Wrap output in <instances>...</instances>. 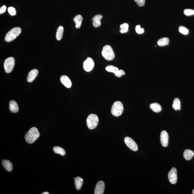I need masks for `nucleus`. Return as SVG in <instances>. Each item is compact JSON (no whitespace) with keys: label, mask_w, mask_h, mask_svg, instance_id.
Listing matches in <instances>:
<instances>
[{"label":"nucleus","mask_w":194,"mask_h":194,"mask_svg":"<svg viewBox=\"0 0 194 194\" xmlns=\"http://www.w3.org/2000/svg\"><path fill=\"white\" fill-rule=\"evenodd\" d=\"M53 149L54 152L56 154H59L63 156L66 155V151H65L64 149L60 147H54Z\"/></svg>","instance_id":"24"},{"label":"nucleus","mask_w":194,"mask_h":194,"mask_svg":"<svg viewBox=\"0 0 194 194\" xmlns=\"http://www.w3.org/2000/svg\"><path fill=\"white\" fill-rule=\"evenodd\" d=\"M172 107L173 109L177 111V110H181V103L180 101L178 98H176L173 101Z\"/></svg>","instance_id":"22"},{"label":"nucleus","mask_w":194,"mask_h":194,"mask_svg":"<svg viewBox=\"0 0 194 194\" xmlns=\"http://www.w3.org/2000/svg\"><path fill=\"white\" fill-rule=\"evenodd\" d=\"M129 25L128 23H124L121 24L120 26V32L121 33H126L128 31Z\"/></svg>","instance_id":"26"},{"label":"nucleus","mask_w":194,"mask_h":194,"mask_svg":"<svg viewBox=\"0 0 194 194\" xmlns=\"http://www.w3.org/2000/svg\"><path fill=\"white\" fill-rule=\"evenodd\" d=\"M15 65V60L12 57L6 59L4 62V66L5 72L7 73H11L13 70Z\"/></svg>","instance_id":"6"},{"label":"nucleus","mask_w":194,"mask_h":194,"mask_svg":"<svg viewBox=\"0 0 194 194\" xmlns=\"http://www.w3.org/2000/svg\"><path fill=\"white\" fill-rule=\"evenodd\" d=\"M83 20V19L82 16L81 15H78L74 18L73 21L75 23V27L77 29H78L80 28L81 25H82Z\"/></svg>","instance_id":"17"},{"label":"nucleus","mask_w":194,"mask_h":194,"mask_svg":"<svg viewBox=\"0 0 194 194\" xmlns=\"http://www.w3.org/2000/svg\"><path fill=\"white\" fill-rule=\"evenodd\" d=\"M194 155L193 151L191 149H186L183 152V156L186 160H189L192 159Z\"/></svg>","instance_id":"18"},{"label":"nucleus","mask_w":194,"mask_h":194,"mask_svg":"<svg viewBox=\"0 0 194 194\" xmlns=\"http://www.w3.org/2000/svg\"><path fill=\"white\" fill-rule=\"evenodd\" d=\"M94 62L91 58H88L84 62L83 67L86 72L91 71L94 68Z\"/></svg>","instance_id":"10"},{"label":"nucleus","mask_w":194,"mask_h":194,"mask_svg":"<svg viewBox=\"0 0 194 194\" xmlns=\"http://www.w3.org/2000/svg\"><path fill=\"white\" fill-rule=\"evenodd\" d=\"M8 12L12 16H14L16 14V11L15 8L13 7H9L8 8Z\"/></svg>","instance_id":"28"},{"label":"nucleus","mask_w":194,"mask_h":194,"mask_svg":"<svg viewBox=\"0 0 194 194\" xmlns=\"http://www.w3.org/2000/svg\"><path fill=\"white\" fill-rule=\"evenodd\" d=\"M21 28L15 27L13 28L7 34L5 37V41L7 42H10L16 39L21 32Z\"/></svg>","instance_id":"2"},{"label":"nucleus","mask_w":194,"mask_h":194,"mask_svg":"<svg viewBox=\"0 0 194 194\" xmlns=\"http://www.w3.org/2000/svg\"><path fill=\"white\" fill-rule=\"evenodd\" d=\"M10 110L13 113H16L19 111L18 105L14 100H12L10 102Z\"/></svg>","instance_id":"16"},{"label":"nucleus","mask_w":194,"mask_h":194,"mask_svg":"<svg viewBox=\"0 0 194 194\" xmlns=\"http://www.w3.org/2000/svg\"><path fill=\"white\" fill-rule=\"evenodd\" d=\"M123 106L122 103L120 101H116L113 103L111 109L112 115L115 117L120 116L123 112Z\"/></svg>","instance_id":"3"},{"label":"nucleus","mask_w":194,"mask_h":194,"mask_svg":"<svg viewBox=\"0 0 194 194\" xmlns=\"http://www.w3.org/2000/svg\"><path fill=\"white\" fill-rule=\"evenodd\" d=\"M106 69L107 71L114 73L115 75L118 77H121L122 75H125V73L122 69L119 70L117 67L112 65H108L106 66Z\"/></svg>","instance_id":"7"},{"label":"nucleus","mask_w":194,"mask_h":194,"mask_svg":"<svg viewBox=\"0 0 194 194\" xmlns=\"http://www.w3.org/2000/svg\"><path fill=\"white\" fill-rule=\"evenodd\" d=\"M136 31L138 34H142L144 33V30L143 28H141L140 25H137L136 27Z\"/></svg>","instance_id":"30"},{"label":"nucleus","mask_w":194,"mask_h":194,"mask_svg":"<svg viewBox=\"0 0 194 194\" xmlns=\"http://www.w3.org/2000/svg\"><path fill=\"white\" fill-rule=\"evenodd\" d=\"M42 194H49V193L48 192H44V193H42Z\"/></svg>","instance_id":"33"},{"label":"nucleus","mask_w":194,"mask_h":194,"mask_svg":"<svg viewBox=\"0 0 194 194\" xmlns=\"http://www.w3.org/2000/svg\"><path fill=\"white\" fill-rule=\"evenodd\" d=\"M75 188L77 190L81 189L83 183V180L81 177H78L75 178Z\"/></svg>","instance_id":"20"},{"label":"nucleus","mask_w":194,"mask_h":194,"mask_svg":"<svg viewBox=\"0 0 194 194\" xmlns=\"http://www.w3.org/2000/svg\"><path fill=\"white\" fill-rule=\"evenodd\" d=\"M179 32L183 34L186 35L189 33V31L186 27L183 26H180L179 28Z\"/></svg>","instance_id":"27"},{"label":"nucleus","mask_w":194,"mask_h":194,"mask_svg":"<svg viewBox=\"0 0 194 194\" xmlns=\"http://www.w3.org/2000/svg\"><path fill=\"white\" fill-rule=\"evenodd\" d=\"M105 185L104 182L99 181L96 185L94 191L95 194H103L104 191Z\"/></svg>","instance_id":"12"},{"label":"nucleus","mask_w":194,"mask_h":194,"mask_svg":"<svg viewBox=\"0 0 194 194\" xmlns=\"http://www.w3.org/2000/svg\"><path fill=\"white\" fill-rule=\"evenodd\" d=\"M99 123V118L97 115L91 114L87 117L86 123L90 130H93L97 127Z\"/></svg>","instance_id":"5"},{"label":"nucleus","mask_w":194,"mask_h":194,"mask_svg":"<svg viewBox=\"0 0 194 194\" xmlns=\"http://www.w3.org/2000/svg\"><path fill=\"white\" fill-rule=\"evenodd\" d=\"M169 39L167 38H160L158 41L157 43L158 46L160 47L165 46L169 45Z\"/></svg>","instance_id":"23"},{"label":"nucleus","mask_w":194,"mask_h":194,"mask_svg":"<svg viewBox=\"0 0 194 194\" xmlns=\"http://www.w3.org/2000/svg\"><path fill=\"white\" fill-rule=\"evenodd\" d=\"M169 135L167 131H163L160 134V143L164 147L168 146L169 142Z\"/></svg>","instance_id":"11"},{"label":"nucleus","mask_w":194,"mask_h":194,"mask_svg":"<svg viewBox=\"0 0 194 194\" xmlns=\"http://www.w3.org/2000/svg\"><path fill=\"white\" fill-rule=\"evenodd\" d=\"M125 144L132 150L136 151L138 149L137 143L132 139L129 137H125L124 139Z\"/></svg>","instance_id":"8"},{"label":"nucleus","mask_w":194,"mask_h":194,"mask_svg":"<svg viewBox=\"0 0 194 194\" xmlns=\"http://www.w3.org/2000/svg\"><path fill=\"white\" fill-rule=\"evenodd\" d=\"M6 10V7L5 5H3L0 9V14H2L5 12Z\"/></svg>","instance_id":"32"},{"label":"nucleus","mask_w":194,"mask_h":194,"mask_svg":"<svg viewBox=\"0 0 194 194\" xmlns=\"http://www.w3.org/2000/svg\"><path fill=\"white\" fill-rule=\"evenodd\" d=\"M2 165L7 171H11L13 169L12 164L10 161L4 160L2 162Z\"/></svg>","instance_id":"19"},{"label":"nucleus","mask_w":194,"mask_h":194,"mask_svg":"<svg viewBox=\"0 0 194 194\" xmlns=\"http://www.w3.org/2000/svg\"><path fill=\"white\" fill-rule=\"evenodd\" d=\"M168 178L170 183L175 184L177 181V170L175 168H172L168 174Z\"/></svg>","instance_id":"9"},{"label":"nucleus","mask_w":194,"mask_h":194,"mask_svg":"<svg viewBox=\"0 0 194 194\" xmlns=\"http://www.w3.org/2000/svg\"><path fill=\"white\" fill-rule=\"evenodd\" d=\"M38 73L37 69H34L29 72L27 77V81L29 82H32L34 80Z\"/></svg>","instance_id":"14"},{"label":"nucleus","mask_w":194,"mask_h":194,"mask_svg":"<svg viewBox=\"0 0 194 194\" xmlns=\"http://www.w3.org/2000/svg\"><path fill=\"white\" fill-rule=\"evenodd\" d=\"M103 57L108 60H112L115 58V54L112 47L109 45H106L103 47L101 52Z\"/></svg>","instance_id":"4"},{"label":"nucleus","mask_w":194,"mask_h":194,"mask_svg":"<svg viewBox=\"0 0 194 194\" xmlns=\"http://www.w3.org/2000/svg\"><path fill=\"white\" fill-rule=\"evenodd\" d=\"M39 137L40 133L38 129L34 127L31 128L26 133L25 138L27 143L32 144L34 143Z\"/></svg>","instance_id":"1"},{"label":"nucleus","mask_w":194,"mask_h":194,"mask_svg":"<svg viewBox=\"0 0 194 194\" xmlns=\"http://www.w3.org/2000/svg\"><path fill=\"white\" fill-rule=\"evenodd\" d=\"M60 80L62 83L66 88H70L71 87V81L69 77L65 75H62L61 77Z\"/></svg>","instance_id":"13"},{"label":"nucleus","mask_w":194,"mask_h":194,"mask_svg":"<svg viewBox=\"0 0 194 194\" xmlns=\"http://www.w3.org/2000/svg\"><path fill=\"white\" fill-rule=\"evenodd\" d=\"M138 5L140 7L144 6L145 3V0H134Z\"/></svg>","instance_id":"31"},{"label":"nucleus","mask_w":194,"mask_h":194,"mask_svg":"<svg viewBox=\"0 0 194 194\" xmlns=\"http://www.w3.org/2000/svg\"><path fill=\"white\" fill-rule=\"evenodd\" d=\"M64 28L63 26H60L57 29L56 33V38L58 40H60L63 37Z\"/></svg>","instance_id":"25"},{"label":"nucleus","mask_w":194,"mask_h":194,"mask_svg":"<svg viewBox=\"0 0 194 194\" xmlns=\"http://www.w3.org/2000/svg\"><path fill=\"white\" fill-rule=\"evenodd\" d=\"M192 194H194V189H193V191H192Z\"/></svg>","instance_id":"34"},{"label":"nucleus","mask_w":194,"mask_h":194,"mask_svg":"<svg viewBox=\"0 0 194 194\" xmlns=\"http://www.w3.org/2000/svg\"><path fill=\"white\" fill-rule=\"evenodd\" d=\"M184 13L185 15L190 16L194 14V10L191 9H186L184 11Z\"/></svg>","instance_id":"29"},{"label":"nucleus","mask_w":194,"mask_h":194,"mask_svg":"<svg viewBox=\"0 0 194 194\" xmlns=\"http://www.w3.org/2000/svg\"><path fill=\"white\" fill-rule=\"evenodd\" d=\"M149 107L153 112H160L161 110H162V108H161L160 105L157 103L151 104L149 106Z\"/></svg>","instance_id":"21"},{"label":"nucleus","mask_w":194,"mask_h":194,"mask_svg":"<svg viewBox=\"0 0 194 194\" xmlns=\"http://www.w3.org/2000/svg\"><path fill=\"white\" fill-rule=\"evenodd\" d=\"M102 18L103 16L100 14L96 15L93 17L92 19L93 24L94 27L98 28L101 26V23L100 21Z\"/></svg>","instance_id":"15"}]
</instances>
